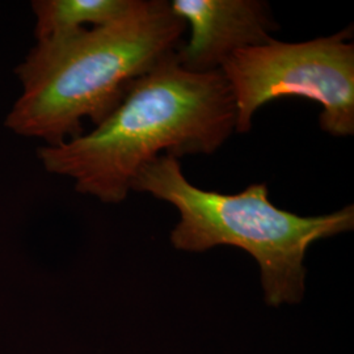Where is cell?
<instances>
[{
  "label": "cell",
  "mask_w": 354,
  "mask_h": 354,
  "mask_svg": "<svg viewBox=\"0 0 354 354\" xmlns=\"http://www.w3.org/2000/svg\"><path fill=\"white\" fill-rule=\"evenodd\" d=\"M236 127V108L221 71L192 73L168 57L134 80L104 121L74 140L42 146L53 175L104 203H121L140 169L165 155L214 153Z\"/></svg>",
  "instance_id": "1"
},
{
  "label": "cell",
  "mask_w": 354,
  "mask_h": 354,
  "mask_svg": "<svg viewBox=\"0 0 354 354\" xmlns=\"http://www.w3.org/2000/svg\"><path fill=\"white\" fill-rule=\"evenodd\" d=\"M187 24L165 0H136L109 24L37 39L16 67L21 93L6 117L15 134L57 146L99 125L129 86L176 54Z\"/></svg>",
  "instance_id": "2"
},
{
  "label": "cell",
  "mask_w": 354,
  "mask_h": 354,
  "mask_svg": "<svg viewBox=\"0 0 354 354\" xmlns=\"http://www.w3.org/2000/svg\"><path fill=\"white\" fill-rule=\"evenodd\" d=\"M131 190L176 207L180 219L171 231L176 250L205 252L231 245L250 253L260 268L266 304L273 307L302 301L304 259L313 243L354 227L353 205L329 214L301 216L270 203L266 183L238 194L200 189L183 174L178 159L169 155L145 165Z\"/></svg>",
  "instance_id": "3"
},
{
  "label": "cell",
  "mask_w": 354,
  "mask_h": 354,
  "mask_svg": "<svg viewBox=\"0 0 354 354\" xmlns=\"http://www.w3.org/2000/svg\"><path fill=\"white\" fill-rule=\"evenodd\" d=\"M352 28L328 37L289 44L272 38L234 53L219 71L236 108V133H248L268 102L297 96L319 102L320 127L335 137L354 134V44Z\"/></svg>",
  "instance_id": "4"
},
{
  "label": "cell",
  "mask_w": 354,
  "mask_h": 354,
  "mask_svg": "<svg viewBox=\"0 0 354 354\" xmlns=\"http://www.w3.org/2000/svg\"><path fill=\"white\" fill-rule=\"evenodd\" d=\"M169 6L190 26L176 58L192 73L219 71L234 53L264 45L279 29L260 0H172Z\"/></svg>",
  "instance_id": "5"
},
{
  "label": "cell",
  "mask_w": 354,
  "mask_h": 354,
  "mask_svg": "<svg viewBox=\"0 0 354 354\" xmlns=\"http://www.w3.org/2000/svg\"><path fill=\"white\" fill-rule=\"evenodd\" d=\"M136 0H35L36 39L64 36L109 24L129 12Z\"/></svg>",
  "instance_id": "6"
}]
</instances>
